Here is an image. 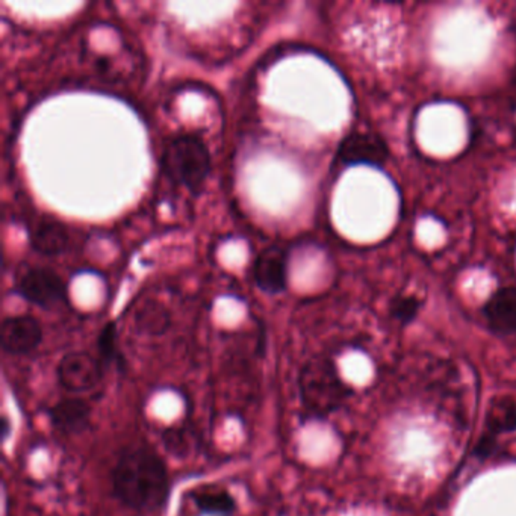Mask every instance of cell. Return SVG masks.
Here are the masks:
<instances>
[{"label": "cell", "instance_id": "14", "mask_svg": "<svg viewBox=\"0 0 516 516\" xmlns=\"http://www.w3.org/2000/svg\"><path fill=\"white\" fill-rule=\"evenodd\" d=\"M135 326L147 335H163L170 326L169 311L159 303H146L135 315Z\"/></svg>", "mask_w": 516, "mask_h": 516}, {"label": "cell", "instance_id": "5", "mask_svg": "<svg viewBox=\"0 0 516 516\" xmlns=\"http://www.w3.org/2000/svg\"><path fill=\"white\" fill-rule=\"evenodd\" d=\"M17 291L25 300L36 306L55 307L66 302L67 287L61 276L49 268H31L17 283Z\"/></svg>", "mask_w": 516, "mask_h": 516}, {"label": "cell", "instance_id": "7", "mask_svg": "<svg viewBox=\"0 0 516 516\" xmlns=\"http://www.w3.org/2000/svg\"><path fill=\"white\" fill-rule=\"evenodd\" d=\"M516 430V400L512 395H496L486 414L485 433L475 447L474 455L485 459L492 455L496 438Z\"/></svg>", "mask_w": 516, "mask_h": 516}, {"label": "cell", "instance_id": "16", "mask_svg": "<svg viewBox=\"0 0 516 516\" xmlns=\"http://www.w3.org/2000/svg\"><path fill=\"white\" fill-rule=\"evenodd\" d=\"M165 450L176 457H182L189 453V440L182 427H171L163 434Z\"/></svg>", "mask_w": 516, "mask_h": 516}, {"label": "cell", "instance_id": "11", "mask_svg": "<svg viewBox=\"0 0 516 516\" xmlns=\"http://www.w3.org/2000/svg\"><path fill=\"white\" fill-rule=\"evenodd\" d=\"M483 315L492 332L516 333V287H504L494 292L483 307Z\"/></svg>", "mask_w": 516, "mask_h": 516}, {"label": "cell", "instance_id": "4", "mask_svg": "<svg viewBox=\"0 0 516 516\" xmlns=\"http://www.w3.org/2000/svg\"><path fill=\"white\" fill-rule=\"evenodd\" d=\"M103 371L100 359L87 352H70L58 363L57 380L67 393H85L102 382Z\"/></svg>", "mask_w": 516, "mask_h": 516}, {"label": "cell", "instance_id": "10", "mask_svg": "<svg viewBox=\"0 0 516 516\" xmlns=\"http://www.w3.org/2000/svg\"><path fill=\"white\" fill-rule=\"evenodd\" d=\"M256 287L268 294H279L287 285V255L281 247H268L256 258L253 266Z\"/></svg>", "mask_w": 516, "mask_h": 516}, {"label": "cell", "instance_id": "3", "mask_svg": "<svg viewBox=\"0 0 516 516\" xmlns=\"http://www.w3.org/2000/svg\"><path fill=\"white\" fill-rule=\"evenodd\" d=\"M163 169L173 182L197 193L210 176V150L199 137L184 133L167 144Z\"/></svg>", "mask_w": 516, "mask_h": 516}, {"label": "cell", "instance_id": "12", "mask_svg": "<svg viewBox=\"0 0 516 516\" xmlns=\"http://www.w3.org/2000/svg\"><path fill=\"white\" fill-rule=\"evenodd\" d=\"M189 498L202 515L232 516L236 512L235 496L221 486H200L189 492Z\"/></svg>", "mask_w": 516, "mask_h": 516}, {"label": "cell", "instance_id": "2", "mask_svg": "<svg viewBox=\"0 0 516 516\" xmlns=\"http://www.w3.org/2000/svg\"><path fill=\"white\" fill-rule=\"evenodd\" d=\"M297 386L303 410L309 418H328L341 409L352 397L353 389L344 382L337 363L330 358L317 356L303 365Z\"/></svg>", "mask_w": 516, "mask_h": 516}, {"label": "cell", "instance_id": "8", "mask_svg": "<svg viewBox=\"0 0 516 516\" xmlns=\"http://www.w3.org/2000/svg\"><path fill=\"white\" fill-rule=\"evenodd\" d=\"M42 341V324L31 315H16L2 322L0 344L6 354L25 356L36 350Z\"/></svg>", "mask_w": 516, "mask_h": 516}, {"label": "cell", "instance_id": "1", "mask_svg": "<svg viewBox=\"0 0 516 516\" xmlns=\"http://www.w3.org/2000/svg\"><path fill=\"white\" fill-rule=\"evenodd\" d=\"M115 500L137 512L159 511L170 496V474L163 457L148 445L122 451L111 471Z\"/></svg>", "mask_w": 516, "mask_h": 516}, {"label": "cell", "instance_id": "6", "mask_svg": "<svg viewBox=\"0 0 516 516\" xmlns=\"http://www.w3.org/2000/svg\"><path fill=\"white\" fill-rule=\"evenodd\" d=\"M337 158L347 165H371L384 167L389 159L388 146L377 133L353 132L344 139Z\"/></svg>", "mask_w": 516, "mask_h": 516}, {"label": "cell", "instance_id": "15", "mask_svg": "<svg viewBox=\"0 0 516 516\" xmlns=\"http://www.w3.org/2000/svg\"><path fill=\"white\" fill-rule=\"evenodd\" d=\"M98 350L99 359L105 369L113 363H117L118 367H122L124 359L123 354L118 350L117 328L114 322H107L99 333Z\"/></svg>", "mask_w": 516, "mask_h": 516}, {"label": "cell", "instance_id": "13", "mask_svg": "<svg viewBox=\"0 0 516 516\" xmlns=\"http://www.w3.org/2000/svg\"><path fill=\"white\" fill-rule=\"evenodd\" d=\"M31 244L42 255H60L68 246V230L61 221L42 218L32 229Z\"/></svg>", "mask_w": 516, "mask_h": 516}, {"label": "cell", "instance_id": "9", "mask_svg": "<svg viewBox=\"0 0 516 516\" xmlns=\"http://www.w3.org/2000/svg\"><path fill=\"white\" fill-rule=\"evenodd\" d=\"M91 404L81 397H67L47 409L52 427L66 436L87 432L91 427Z\"/></svg>", "mask_w": 516, "mask_h": 516}]
</instances>
